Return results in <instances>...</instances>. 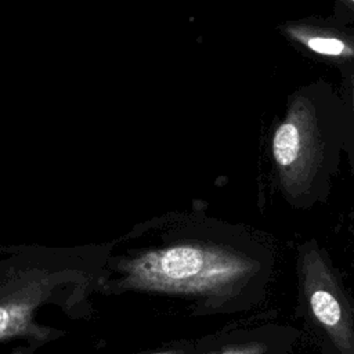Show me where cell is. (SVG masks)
<instances>
[{"instance_id": "7", "label": "cell", "mask_w": 354, "mask_h": 354, "mask_svg": "<svg viewBox=\"0 0 354 354\" xmlns=\"http://www.w3.org/2000/svg\"><path fill=\"white\" fill-rule=\"evenodd\" d=\"M348 88H350V100H351V109H353V118H354V71L350 75Z\"/></svg>"}, {"instance_id": "2", "label": "cell", "mask_w": 354, "mask_h": 354, "mask_svg": "<svg viewBox=\"0 0 354 354\" xmlns=\"http://www.w3.org/2000/svg\"><path fill=\"white\" fill-rule=\"evenodd\" d=\"M272 159L283 189L303 194L325 162L326 130L308 97L297 95L272 136Z\"/></svg>"}, {"instance_id": "1", "label": "cell", "mask_w": 354, "mask_h": 354, "mask_svg": "<svg viewBox=\"0 0 354 354\" xmlns=\"http://www.w3.org/2000/svg\"><path fill=\"white\" fill-rule=\"evenodd\" d=\"M260 260L234 249L201 242H177L148 252L129 266L134 286L176 295L225 296L257 277Z\"/></svg>"}, {"instance_id": "3", "label": "cell", "mask_w": 354, "mask_h": 354, "mask_svg": "<svg viewBox=\"0 0 354 354\" xmlns=\"http://www.w3.org/2000/svg\"><path fill=\"white\" fill-rule=\"evenodd\" d=\"M301 293L317 328L339 354H354V313L329 264L315 250L303 256Z\"/></svg>"}, {"instance_id": "8", "label": "cell", "mask_w": 354, "mask_h": 354, "mask_svg": "<svg viewBox=\"0 0 354 354\" xmlns=\"http://www.w3.org/2000/svg\"><path fill=\"white\" fill-rule=\"evenodd\" d=\"M342 4H344L346 7H348L353 12H354V0H339Z\"/></svg>"}, {"instance_id": "5", "label": "cell", "mask_w": 354, "mask_h": 354, "mask_svg": "<svg viewBox=\"0 0 354 354\" xmlns=\"http://www.w3.org/2000/svg\"><path fill=\"white\" fill-rule=\"evenodd\" d=\"M281 29L292 41L319 57L354 64V33L340 28L304 21L285 24Z\"/></svg>"}, {"instance_id": "4", "label": "cell", "mask_w": 354, "mask_h": 354, "mask_svg": "<svg viewBox=\"0 0 354 354\" xmlns=\"http://www.w3.org/2000/svg\"><path fill=\"white\" fill-rule=\"evenodd\" d=\"M295 330L277 325L232 330L212 342L194 344L189 354H290Z\"/></svg>"}, {"instance_id": "6", "label": "cell", "mask_w": 354, "mask_h": 354, "mask_svg": "<svg viewBox=\"0 0 354 354\" xmlns=\"http://www.w3.org/2000/svg\"><path fill=\"white\" fill-rule=\"evenodd\" d=\"M194 344H185L183 347H177V348H169V350H162V351H155V353H149V354H189V351L192 350Z\"/></svg>"}]
</instances>
